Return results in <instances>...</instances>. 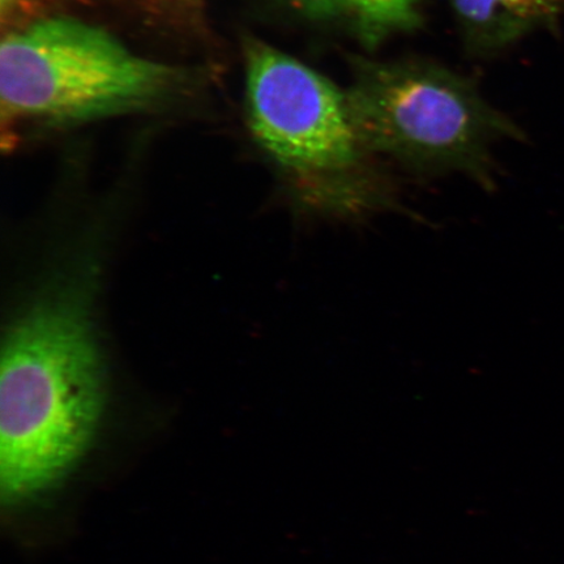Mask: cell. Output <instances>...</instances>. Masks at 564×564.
<instances>
[{
	"label": "cell",
	"instance_id": "6da1fadb",
	"mask_svg": "<svg viewBox=\"0 0 564 564\" xmlns=\"http://www.w3.org/2000/svg\"><path fill=\"white\" fill-rule=\"evenodd\" d=\"M76 293L35 303L7 334L0 372V491L19 506L65 479L104 411L100 352Z\"/></svg>",
	"mask_w": 564,
	"mask_h": 564
},
{
	"label": "cell",
	"instance_id": "277c9868",
	"mask_svg": "<svg viewBox=\"0 0 564 564\" xmlns=\"http://www.w3.org/2000/svg\"><path fill=\"white\" fill-rule=\"evenodd\" d=\"M181 77L70 18L35 21L0 47V104L10 121L75 123L145 109L171 95Z\"/></svg>",
	"mask_w": 564,
	"mask_h": 564
},
{
	"label": "cell",
	"instance_id": "52a82bcc",
	"mask_svg": "<svg viewBox=\"0 0 564 564\" xmlns=\"http://www.w3.org/2000/svg\"><path fill=\"white\" fill-rule=\"evenodd\" d=\"M173 2L187 12H197L206 0H173Z\"/></svg>",
	"mask_w": 564,
	"mask_h": 564
},
{
	"label": "cell",
	"instance_id": "ba28073f",
	"mask_svg": "<svg viewBox=\"0 0 564 564\" xmlns=\"http://www.w3.org/2000/svg\"><path fill=\"white\" fill-rule=\"evenodd\" d=\"M18 2L19 0H2V12H10Z\"/></svg>",
	"mask_w": 564,
	"mask_h": 564
},
{
	"label": "cell",
	"instance_id": "8992f818",
	"mask_svg": "<svg viewBox=\"0 0 564 564\" xmlns=\"http://www.w3.org/2000/svg\"><path fill=\"white\" fill-rule=\"evenodd\" d=\"M313 23L350 32L365 47H377L394 34L422 24L420 0H282Z\"/></svg>",
	"mask_w": 564,
	"mask_h": 564
},
{
	"label": "cell",
	"instance_id": "3957f363",
	"mask_svg": "<svg viewBox=\"0 0 564 564\" xmlns=\"http://www.w3.org/2000/svg\"><path fill=\"white\" fill-rule=\"evenodd\" d=\"M243 53L252 135L303 200L330 216L390 208L394 197L358 135L347 91L262 40L246 39Z\"/></svg>",
	"mask_w": 564,
	"mask_h": 564
},
{
	"label": "cell",
	"instance_id": "7a4b0ae2",
	"mask_svg": "<svg viewBox=\"0 0 564 564\" xmlns=\"http://www.w3.org/2000/svg\"><path fill=\"white\" fill-rule=\"evenodd\" d=\"M347 91L352 122L371 154L420 175L458 173L496 187L491 147L524 132L486 100L477 84L422 59L352 56Z\"/></svg>",
	"mask_w": 564,
	"mask_h": 564
},
{
	"label": "cell",
	"instance_id": "5b68a950",
	"mask_svg": "<svg viewBox=\"0 0 564 564\" xmlns=\"http://www.w3.org/2000/svg\"><path fill=\"white\" fill-rule=\"evenodd\" d=\"M465 46L492 55L534 32L560 33L564 0H448Z\"/></svg>",
	"mask_w": 564,
	"mask_h": 564
}]
</instances>
